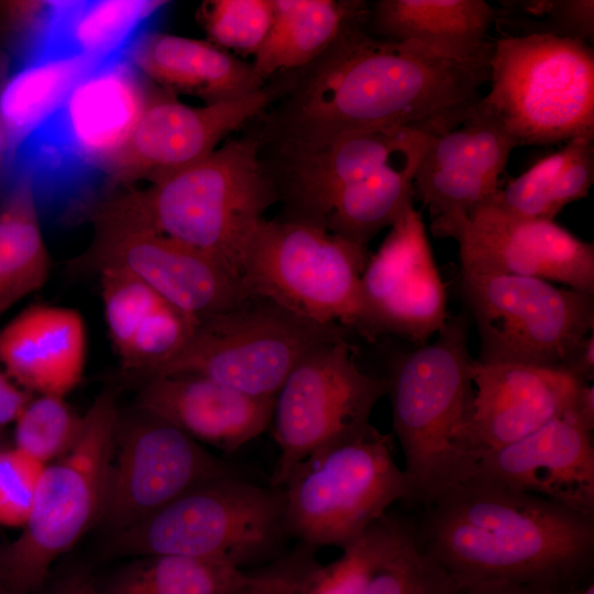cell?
<instances>
[{
  "label": "cell",
  "instance_id": "obj_35",
  "mask_svg": "<svg viewBox=\"0 0 594 594\" xmlns=\"http://www.w3.org/2000/svg\"><path fill=\"white\" fill-rule=\"evenodd\" d=\"M402 521L386 514L370 526L355 541L342 549L341 557L320 565L306 594H365Z\"/></svg>",
  "mask_w": 594,
  "mask_h": 594
},
{
  "label": "cell",
  "instance_id": "obj_37",
  "mask_svg": "<svg viewBox=\"0 0 594 594\" xmlns=\"http://www.w3.org/2000/svg\"><path fill=\"white\" fill-rule=\"evenodd\" d=\"M15 447L43 464L65 455L77 441L82 417L57 395L31 399L16 419Z\"/></svg>",
  "mask_w": 594,
  "mask_h": 594
},
{
  "label": "cell",
  "instance_id": "obj_25",
  "mask_svg": "<svg viewBox=\"0 0 594 594\" xmlns=\"http://www.w3.org/2000/svg\"><path fill=\"white\" fill-rule=\"evenodd\" d=\"M419 132L361 130L310 145L285 146L290 157L287 195L294 213L288 220L312 224L339 190L385 165Z\"/></svg>",
  "mask_w": 594,
  "mask_h": 594
},
{
  "label": "cell",
  "instance_id": "obj_43",
  "mask_svg": "<svg viewBox=\"0 0 594 594\" xmlns=\"http://www.w3.org/2000/svg\"><path fill=\"white\" fill-rule=\"evenodd\" d=\"M31 399L30 392L15 385L0 367V428L16 421Z\"/></svg>",
  "mask_w": 594,
  "mask_h": 594
},
{
  "label": "cell",
  "instance_id": "obj_34",
  "mask_svg": "<svg viewBox=\"0 0 594 594\" xmlns=\"http://www.w3.org/2000/svg\"><path fill=\"white\" fill-rule=\"evenodd\" d=\"M245 571L217 561L180 556L135 557L113 572L99 594H227Z\"/></svg>",
  "mask_w": 594,
  "mask_h": 594
},
{
  "label": "cell",
  "instance_id": "obj_32",
  "mask_svg": "<svg viewBox=\"0 0 594 594\" xmlns=\"http://www.w3.org/2000/svg\"><path fill=\"white\" fill-rule=\"evenodd\" d=\"M0 206V316L46 283L51 260L30 173L13 167Z\"/></svg>",
  "mask_w": 594,
  "mask_h": 594
},
{
  "label": "cell",
  "instance_id": "obj_3",
  "mask_svg": "<svg viewBox=\"0 0 594 594\" xmlns=\"http://www.w3.org/2000/svg\"><path fill=\"white\" fill-rule=\"evenodd\" d=\"M469 326L464 312L449 316L436 340L403 355L386 380L407 501L425 507L476 465L464 440L475 397Z\"/></svg>",
  "mask_w": 594,
  "mask_h": 594
},
{
  "label": "cell",
  "instance_id": "obj_33",
  "mask_svg": "<svg viewBox=\"0 0 594 594\" xmlns=\"http://www.w3.org/2000/svg\"><path fill=\"white\" fill-rule=\"evenodd\" d=\"M109 61L77 57L41 62L19 67L9 76L0 106L12 160L19 144L85 77Z\"/></svg>",
  "mask_w": 594,
  "mask_h": 594
},
{
  "label": "cell",
  "instance_id": "obj_27",
  "mask_svg": "<svg viewBox=\"0 0 594 594\" xmlns=\"http://www.w3.org/2000/svg\"><path fill=\"white\" fill-rule=\"evenodd\" d=\"M496 14L484 0H380L372 22L380 38L417 42L459 64L490 69L494 43L487 33Z\"/></svg>",
  "mask_w": 594,
  "mask_h": 594
},
{
  "label": "cell",
  "instance_id": "obj_41",
  "mask_svg": "<svg viewBox=\"0 0 594 594\" xmlns=\"http://www.w3.org/2000/svg\"><path fill=\"white\" fill-rule=\"evenodd\" d=\"M44 468L16 448L0 451V525L24 527Z\"/></svg>",
  "mask_w": 594,
  "mask_h": 594
},
{
  "label": "cell",
  "instance_id": "obj_18",
  "mask_svg": "<svg viewBox=\"0 0 594 594\" xmlns=\"http://www.w3.org/2000/svg\"><path fill=\"white\" fill-rule=\"evenodd\" d=\"M271 89L204 107H189L167 90L153 91L131 136L112 164L106 188L151 183L187 167L216 150L229 133L260 114Z\"/></svg>",
  "mask_w": 594,
  "mask_h": 594
},
{
  "label": "cell",
  "instance_id": "obj_17",
  "mask_svg": "<svg viewBox=\"0 0 594 594\" xmlns=\"http://www.w3.org/2000/svg\"><path fill=\"white\" fill-rule=\"evenodd\" d=\"M361 289L365 337L393 333L422 345L444 324L449 317L444 285L414 205L367 258Z\"/></svg>",
  "mask_w": 594,
  "mask_h": 594
},
{
  "label": "cell",
  "instance_id": "obj_42",
  "mask_svg": "<svg viewBox=\"0 0 594 594\" xmlns=\"http://www.w3.org/2000/svg\"><path fill=\"white\" fill-rule=\"evenodd\" d=\"M571 590H556L509 582H461L449 576L442 594H569Z\"/></svg>",
  "mask_w": 594,
  "mask_h": 594
},
{
  "label": "cell",
  "instance_id": "obj_26",
  "mask_svg": "<svg viewBox=\"0 0 594 594\" xmlns=\"http://www.w3.org/2000/svg\"><path fill=\"white\" fill-rule=\"evenodd\" d=\"M163 6L144 0L48 1L40 30L16 68L77 57H124Z\"/></svg>",
  "mask_w": 594,
  "mask_h": 594
},
{
  "label": "cell",
  "instance_id": "obj_16",
  "mask_svg": "<svg viewBox=\"0 0 594 594\" xmlns=\"http://www.w3.org/2000/svg\"><path fill=\"white\" fill-rule=\"evenodd\" d=\"M431 232L458 242L462 273L529 276L594 295V245L554 220L514 217L485 201L433 219Z\"/></svg>",
  "mask_w": 594,
  "mask_h": 594
},
{
  "label": "cell",
  "instance_id": "obj_21",
  "mask_svg": "<svg viewBox=\"0 0 594 594\" xmlns=\"http://www.w3.org/2000/svg\"><path fill=\"white\" fill-rule=\"evenodd\" d=\"M517 146L481 100L452 130L435 138L415 175L414 191L433 219L469 213L494 196Z\"/></svg>",
  "mask_w": 594,
  "mask_h": 594
},
{
  "label": "cell",
  "instance_id": "obj_19",
  "mask_svg": "<svg viewBox=\"0 0 594 594\" xmlns=\"http://www.w3.org/2000/svg\"><path fill=\"white\" fill-rule=\"evenodd\" d=\"M469 479L531 494L594 518L592 430L566 413L481 458Z\"/></svg>",
  "mask_w": 594,
  "mask_h": 594
},
{
  "label": "cell",
  "instance_id": "obj_47",
  "mask_svg": "<svg viewBox=\"0 0 594 594\" xmlns=\"http://www.w3.org/2000/svg\"><path fill=\"white\" fill-rule=\"evenodd\" d=\"M574 416L590 430L594 429V386L583 383L579 389L573 411Z\"/></svg>",
  "mask_w": 594,
  "mask_h": 594
},
{
  "label": "cell",
  "instance_id": "obj_13",
  "mask_svg": "<svg viewBox=\"0 0 594 594\" xmlns=\"http://www.w3.org/2000/svg\"><path fill=\"white\" fill-rule=\"evenodd\" d=\"M92 221V242L69 262L73 272L125 271L198 321L251 297L238 276L153 228L122 194L95 208Z\"/></svg>",
  "mask_w": 594,
  "mask_h": 594
},
{
  "label": "cell",
  "instance_id": "obj_5",
  "mask_svg": "<svg viewBox=\"0 0 594 594\" xmlns=\"http://www.w3.org/2000/svg\"><path fill=\"white\" fill-rule=\"evenodd\" d=\"M153 91L127 56L105 63L19 144L11 169L30 173L35 195L86 197L106 186Z\"/></svg>",
  "mask_w": 594,
  "mask_h": 594
},
{
  "label": "cell",
  "instance_id": "obj_15",
  "mask_svg": "<svg viewBox=\"0 0 594 594\" xmlns=\"http://www.w3.org/2000/svg\"><path fill=\"white\" fill-rule=\"evenodd\" d=\"M232 473L173 424L139 408L119 415L98 524L116 536L195 486Z\"/></svg>",
  "mask_w": 594,
  "mask_h": 594
},
{
  "label": "cell",
  "instance_id": "obj_36",
  "mask_svg": "<svg viewBox=\"0 0 594 594\" xmlns=\"http://www.w3.org/2000/svg\"><path fill=\"white\" fill-rule=\"evenodd\" d=\"M498 28L516 36L551 35L582 42L594 37L593 0H502L496 7Z\"/></svg>",
  "mask_w": 594,
  "mask_h": 594
},
{
  "label": "cell",
  "instance_id": "obj_11",
  "mask_svg": "<svg viewBox=\"0 0 594 594\" xmlns=\"http://www.w3.org/2000/svg\"><path fill=\"white\" fill-rule=\"evenodd\" d=\"M342 331L305 321L251 296L200 320L186 345L144 382L199 375L251 396L275 398L293 367L319 345L343 338Z\"/></svg>",
  "mask_w": 594,
  "mask_h": 594
},
{
  "label": "cell",
  "instance_id": "obj_8",
  "mask_svg": "<svg viewBox=\"0 0 594 594\" xmlns=\"http://www.w3.org/2000/svg\"><path fill=\"white\" fill-rule=\"evenodd\" d=\"M119 415L114 391H102L73 448L45 465L22 534L0 547V594L40 590L54 562L98 522Z\"/></svg>",
  "mask_w": 594,
  "mask_h": 594
},
{
  "label": "cell",
  "instance_id": "obj_40",
  "mask_svg": "<svg viewBox=\"0 0 594 594\" xmlns=\"http://www.w3.org/2000/svg\"><path fill=\"white\" fill-rule=\"evenodd\" d=\"M318 549L301 542L274 560L245 571L243 580L227 594H306L322 563Z\"/></svg>",
  "mask_w": 594,
  "mask_h": 594
},
{
  "label": "cell",
  "instance_id": "obj_30",
  "mask_svg": "<svg viewBox=\"0 0 594 594\" xmlns=\"http://www.w3.org/2000/svg\"><path fill=\"white\" fill-rule=\"evenodd\" d=\"M271 28L252 63L257 77L308 66L369 15L364 1L273 0Z\"/></svg>",
  "mask_w": 594,
  "mask_h": 594
},
{
  "label": "cell",
  "instance_id": "obj_4",
  "mask_svg": "<svg viewBox=\"0 0 594 594\" xmlns=\"http://www.w3.org/2000/svg\"><path fill=\"white\" fill-rule=\"evenodd\" d=\"M257 147L253 139L230 141L146 189L122 195L153 228L240 278L248 242L277 198Z\"/></svg>",
  "mask_w": 594,
  "mask_h": 594
},
{
  "label": "cell",
  "instance_id": "obj_1",
  "mask_svg": "<svg viewBox=\"0 0 594 594\" xmlns=\"http://www.w3.org/2000/svg\"><path fill=\"white\" fill-rule=\"evenodd\" d=\"M362 25L348 29L308 65L283 111L285 146L385 128L438 138L481 100L490 69L459 64L417 42L372 37Z\"/></svg>",
  "mask_w": 594,
  "mask_h": 594
},
{
  "label": "cell",
  "instance_id": "obj_39",
  "mask_svg": "<svg viewBox=\"0 0 594 594\" xmlns=\"http://www.w3.org/2000/svg\"><path fill=\"white\" fill-rule=\"evenodd\" d=\"M199 13L211 43L254 56L271 28L274 4L273 0H209Z\"/></svg>",
  "mask_w": 594,
  "mask_h": 594
},
{
  "label": "cell",
  "instance_id": "obj_9",
  "mask_svg": "<svg viewBox=\"0 0 594 594\" xmlns=\"http://www.w3.org/2000/svg\"><path fill=\"white\" fill-rule=\"evenodd\" d=\"M483 101L519 145L594 138V51L551 35L494 42Z\"/></svg>",
  "mask_w": 594,
  "mask_h": 594
},
{
  "label": "cell",
  "instance_id": "obj_14",
  "mask_svg": "<svg viewBox=\"0 0 594 594\" xmlns=\"http://www.w3.org/2000/svg\"><path fill=\"white\" fill-rule=\"evenodd\" d=\"M385 394L386 380L362 372L343 338L307 353L275 396L272 422L279 454L271 486L279 488L314 451L369 426Z\"/></svg>",
  "mask_w": 594,
  "mask_h": 594
},
{
  "label": "cell",
  "instance_id": "obj_20",
  "mask_svg": "<svg viewBox=\"0 0 594 594\" xmlns=\"http://www.w3.org/2000/svg\"><path fill=\"white\" fill-rule=\"evenodd\" d=\"M472 378L474 406L464 440L476 463L573 411L579 389L586 383L565 370L475 360Z\"/></svg>",
  "mask_w": 594,
  "mask_h": 594
},
{
  "label": "cell",
  "instance_id": "obj_12",
  "mask_svg": "<svg viewBox=\"0 0 594 594\" xmlns=\"http://www.w3.org/2000/svg\"><path fill=\"white\" fill-rule=\"evenodd\" d=\"M462 293L480 337L483 364L565 370L594 330V298L548 280L462 273Z\"/></svg>",
  "mask_w": 594,
  "mask_h": 594
},
{
  "label": "cell",
  "instance_id": "obj_22",
  "mask_svg": "<svg viewBox=\"0 0 594 594\" xmlns=\"http://www.w3.org/2000/svg\"><path fill=\"white\" fill-rule=\"evenodd\" d=\"M275 398L255 397L199 375L143 383L136 408L182 429L198 442L234 452L272 422Z\"/></svg>",
  "mask_w": 594,
  "mask_h": 594
},
{
  "label": "cell",
  "instance_id": "obj_31",
  "mask_svg": "<svg viewBox=\"0 0 594 594\" xmlns=\"http://www.w3.org/2000/svg\"><path fill=\"white\" fill-rule=\"evenodd\" d=\"M593 182L594 138L581 136L566 141L486 201L514 217L554 220L568 204L585 198Z\"/></svg>",
  "mask_w": 594,
  "mask_h": 594
},
{
  "label": "cell",
  "instance_id": "obj_29",
  "mask_svg": "<svg viewBox=\"0 0 594 594\" xmlns=\"http://www.w3.org/2000/svg\"><path fill=\"white\" fill-rule=\"evenodd\" d=\"M433 139L417 133L385 165L339 190L311 226L366 248L414 205L415 175Z\"/></svg>",
  "mask_w": 594,
  "mask_h": 594
},
{
  "label": "cell",
  "instance_id": "obj_38",
  "mask_svg": "<svg viewBox=\"0 0 594 594\" xmlns=\"http://www.w3.org/2000/svg\"><path fill=\"white\" fill-rule=\"evenodd\" d=\"M448 574L424 551L404 520L365 594H442Z\"/></svg>",
  "mask_w": 594,
  "mask_h": 594
},
{
  "label": "cell",
  "instance_id": "obj_2",
  "mask_svg": "<svg viewBox=\"0 0 594 594\" xmlns=\"http://www.w3.org/2000/svg\"><path fill=\"white\" fill-rule=\"evenodd\" d=\"M424 551L453 580L570 590L587 576L594 518L468 479L426 506Z\"/></svg>",
  "mask_w": 594,
  "mask_h": 594
},
{
  "label": "cell",
  "instance_id": "obj_45",
  "mask_svg": "<svg viewBox=\"0 0 594 594\" xmlns=\"http://www.w3.org/2000/svg\"><path fill=\"white\" fill-rule=\"evenodd\" d=\"M566 371L583 382L594 375V334H587L574 352Z\"/></svg>",
  "mask_w": 594,
  "mask_h": 594
},
{
  "label": "cell",
  "instance_id": "obj_7",
  "mask_svg": "<svg viewBox=\"0 0 594 594\" xmlns=\"http://www.w3.org/2000/svg\"><path fill=\"white\" fill-rule=\"evenodd\" d=\"M279 488L288 537L317 549H344L409 495L391 435L371 424L307 455Z\"/></svg>",
  "mask_w": 594,
  "mask_h": 594
},
{
  "label": "cell",
  "instance_id": "obj_23",
  "mask_svg": "<svg viewBox=\"0 0 594 594\" xmlns=\"http://www.w3.org/2000/svg\"><path fill=\"white\" fill-rule=\"evenodd\" d=\"M105 320L122 372L142 383L173 359L198 320L119 268L99 273Z\"/></svg>",
  "mask_w": 594,
  "mask_h": 594
},
{
  "label": "cell",
  "instance_id": "obj_46",
  "mask_svg": "<svg viewBox=\"0 0 594 594\" xmlns=\"http://www.w3.org/2000/svg\"><path fill=\"white\" fill-rule=\"evenodd\" d=\"M47 594H99L97 584L82 572L61 580Z\"/></svg>",
  "mask_w": 594,
  "mask_h": 594
},
{
  "label": "cell",
  "instance_id": "obj_48",
  "mask_svg": "<svg viewBox=\"0 0 594 594\" xmlns=\"http://www.w3.org/2000/svg\"><path fill=\"white\" fill-rule=\"evenodd\" d=\"M569 594H594V584L587 581L572 588Z\"/></svg>",
  "mask_w": 594,
  "mask_h": 594
},
{
  "label": "cell",
  "instance_id": "obj_6",
  "mask_svg": "<svg viewBox=\"0 0 594 594\" xmlns=\"http://www.w3.org/2000/svg\"><path fill=\"white\" fill-rule=\"evenodd\" d=\"M287 538L282 488L232 473L195 486L116 535L112 548L120 556H180L243 570L280 556Z\"/></svg>",
  "mask_w": 594,
  "mask_h": 594
},
{
  "label": "cell",
  "instance_id": "obj_44",
  "mask_svg": "<svg viewBox=\"0 0 594 594\" xmlns=\"http://www.w3.org/2000/svg\"><path fill=\"white\" fill-rule=\"evenodd\" d=\"M10 65L11 58L0 48V98L2 89L10 76ZM11 166L12 152L0 106V182L6 177H10Z\"/></svg>",
  "mask_w": 594,
  "mask_h": 594
},
{
  "label": "cell",
  "instance_id": "obj_10",
  "mask_svg": "<svg viewBox=\"0 0 594 594\" xmlns=\"http://www.w3.org/2000/svg\"><path fill=\"white\" fill-rule=\"evenodd\" d=\"M367 258L366 248L315 226L263 219L244 250L240 279L249 296L305 321L362 333Z\"/></svg>",
  "mask_w": 594,
  "mask_h": 594
},
{
  "label": "cell",
  "instance_id": "obj_28",
  "mask_svg": "<svg viewBox=\"0 0 594 594\" xmlns=\"http://www.w3.org/2000/svg\"><path fill=\"white\" fill-rule=\"evenodd\" d=\"M127 57L144 77L165 90L199 97L206 105L263 88L252 64L207 41L145 31Z\"/></svg>",
  "mask_w": 594,
  "mask_h": 594
},
{
  "label": "cell",
  "instance_id": "obj_24",
  "mask_svg": "<svg viewBox=\"0 0 594 594\" xmlns=\"http://www.w3.org/2000/svg\"><path fill=\"white\" fill-rule=\"evenodd\" d=\"M85 360V324L73 308L33 305L0 330V366L29 392L65 397Z\"/></svg>",
  "mask_w": 594,
  "mask_h": 594
}]
</instances>
